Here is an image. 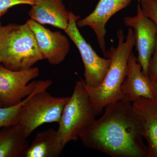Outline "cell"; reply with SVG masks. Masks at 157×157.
Instances as JSON below:
<instances>
[{"label": "cell", "instance_id": "6da1fadb", "mask_svg": "<svg viewBox=\"0 0 157 157\" xmlns=\"http://www.w3.org/2000/svg\"><path fill=\"white\" fill-rule=\"evenodd\" d=\"M104 109L80 137L83 145L111 157H147L141 122L132 103L124 98Z\"/></svg>", "mask_w": 157, "mask_h": 157}, {"label": "cell", "instance_id": "7a4b0ae2", "mask_svg": "<svg viewBox=\"0 0 157 157\" xmlns=\"http://www.w3.org/2000/svg\"><path fill=\"white\" fill-rule=\"evenodd\" d=\"M117 47L111 46L104 56L110 59V65L104 80L99 86L90 87L85 84L90 99L97 113H101L107 105L124 98L121 86L126 75L128 60L135 45L134 30L128 29L125 39L124 31L117 32Z\"/></svg>", "mask_w": 157, "mask_h": 157}, {"label": "cell", "instance_id": "3957f363", "mask_svg": "<svg viewBox=\"0 0 157 157\" xmlns=\"http://www.w3.org/2000/svg\"><path fill=\"white\" fill-rule=\"evenodd\" d=\"M0 52L2 64L14 71L27 70L44 59L35 34L27 22L2 26Z\"/></svg>", "mask_w": 157, "mask_h": 157}, {"label": "cell", "instance_id": "277c9868", "mask_svg": "<svg viewBox=\"0 0 157 157\" xmlns=\"http://www.w3.org/2000/svg\"><path fill=\"white\" fill-rule=\"evenodd\" d=\"M98 115L85 82L81 78L76 82L58 123L57 131L63 147L80 139L95 122Z\"/></svg>", "mask_w": 157, "mask_h": 157}, {"label": "cell", "instance_id": "5b68a950", "mask_svg": "<svg viewBox=\"0 0 157 157\" xmlns=\"http://www.w3.org/2000/svg\"><path fill=\"white\" fill-rule=\"evenodd\" d=\"M52 84L50 79L41 82L23 106L18 124L27 137L40 126L58 124L70 97H56L46 90Z\"/></svg>", "mask_w": 157, "mask_h": 157}, {"label": "cell", "instance_id": "8992f818", "mask_svg": "<svg viewBox=\"0 0 157 157\" xmlns=\"http://www.w3.org/2000/svg\"><path fill=\"white\" fill-rule=\"evenodd\" d=\"M80 17L70 11L69 23L64 31L76 45L81 55L84 66L85 83L89 87H98L104 80L111 60L109 58L99 56L86 41L76 24Z\"/></svg>", "mask_w": 157, "mask_h": 157}, {"label": "cell", "instance_id": "52a82bcc", "mask_svg": "<svg viewBox=\"0 0 157 157\" xmlns=\"http://www.w3.org/2000/svg\"><path fill=\"white\" fill-rule=\"evenodd\" d=\"M39 74L38 67L14 71L0 64V106H14L31 95L41 80L29 82L39 76Z\"/></svg>", "mask_w": 157, "mask_h": 157}, {"label": "cell", "instance_id": "ba28073f", "mask_svg": "<svg viewBox=\"0 0 157 157\" xmlns=\"http://www.w3.org/2000/svg\"><path fill=\"white\" fill-rule=\"evenodd\" d=\"M137 8L136 15L124 17V23L135 32L137 60L142 67L144 74L148 76L149 64L156 42L157 26L143 13L139 2Z\"/></svg>", "mask_w": 157, "mask_h": 157}, {"label": "cell", "instance_id": "9c48e42d", "mask_svg": "<svg viewBox=\"0 0 157 157\" xmlns=\"http://www.w3.org/2000/svg\"><path fill=\"white\" fill-rule=\"evenodd\" d=\"M26 22L35 34L44 59L52 65H59L63 61L70 50L67 37L59 31H51L33 20L29 19Z\"/></svg>", "mask_w": 157, "mask_h": 157}, {"label": "cell", "instance_id": "30bf717a", "mask_svg": "<svg viewBox=\"0 0 157 157\" xmlns=\"http://www.w3.org/2000/svg\"><path fill=\"white\" fill-rule=\"evenodd\" d=\"M132 0H99L95 9L89 15L76 22L79 28L89 26L97 36L98 44L104 55L106 49V26L111 17L117 12L126 8Z\"/></svg>", "mask_w": 157, "mask_h": 157}, {"label": "cell", "instance_id": "8fae6325", "mask_svg": "<svg viewBox=\"0 0 157 157\" xmlns=\"http://www.w3.org/2000/svg\"><path fill=\"white\" fill-rule=\"evenodd\" d=\"M124 98L132 103L140 98L153 100L151 82L142 72L137 58L131 52L128 60L126 75L121 86Z\"/></svg>", "mask_w": 157, "mask_h": 157}, {"label": "cell", "instance_id": "7c38bea8", "mask_svg": "<svg viewBox=\"0 0 157 157\" xmlns=\"http://www.w3.org/2000/svg\"><path fill=\"white\" fill-rule=\"evenodd\" d=\"M30 19L64 30L70 20V12L63 0H35L29 13Z\"/></svg>", "mask_w": 157, "mask_h": 157}, {"label": "cell", "instance_id": "4fadbf2b", "mask_svg": "<svg viewBox=\"0 0 157 157\" xmlns=\"http://www.w3.org/2000/svg\"><path fill=\"white\" fill-rule=\"evenodd\" d=\"M132 104L147 142V157H157V101L140 98Z\"/></svg>", "mask_w": 157, "mask_h": 157}, {"label": "cell", "instance_id": "5bb4252c", "mask_svg": "<svg viewBox=\"0 0 157 157\" xmlns=\"http://www.w3.org/2000/svg\"><path fill=\"white\" fill-rule=\"evenodd\" d=\"M64 148L57 130L50 128L37 134L22 157H59Z\"/></svg>", "mask_w": 157, "mask_h": 157}, {"label": "cell", "instance_id": "9a60e30c", "mask_svg": "<svg viewBox=\"0 0 157 157\" xmlns=\"http://www.w3.org/2000/svg\"><path fill=\"white\" fill-rule=\"evenodd\" d=\"M28 138L18 124L0 128V157H22Z\"/></svg>", "mask_w": 157, "mask_h": 157}, {"label": "cell", "instance_id": "2e32d148", "mask_svg": "<svg viewBox=\"0 0 157 157\" xmlns=\"http://www.w3.org/2000/svg\"><path fill=\"white\" fill-rule=\"evenodd\" d=\"M31 94L14 106L9 107L0 106V128L18 123L23 106Z\"/></svg>", "mask_w": 157, "mask_h": 157}, {"label": "cell", "instance_id": "e0dca14e", "mask_svg": "<svg viewBox=\"0 0 157 157\" xmlns=\"http://www.w3.org/2000/svg\"><path fill=\"white\" fill-rule=\"evenodd\" d=\"M141 10L157 26V2L156 0H139Z\"/></svg>", "mask_w": 157, "mask_h": 157}, {"label": "cell", "instance_id": "ac0fdd59", "mask_svg": "<svg viewBox=\"0 0 157 157\" xmlns=\"http://www.w3.org/2000/svg\"><path fill=\"white\" fill-rule=\"evenodd\" d=\"M35 0H0V18L7 13L9 9L17 5L33 6Z\"/></svg>", "mask_w": 157, "mask_h": 157}, {"label": "cell", "instance_id": "d6986e66", "mask_svg": "<svg viewBox=\"0 0 157 157\" xmlns=\"http://www.w3.org/2000/svg\"><path fill=\"white\" fill-rule=\"evenodd\" d=\"M148 76L151 82L157 79V37L154 50L149 64Z\"/></svg>", "mask_w": 157, "mask_h": 157}, {"label": "cell", "instance_id": "ffe728a7", "mask_svg": "<svg viewBox=\"0 0 157 157\" xmlns=\"http://www.w3.org/2000/svg\"><path fill=\"white\" fill-rule=\"evenodd\" d=\"M151 87L153 100L157 101V79L153 82H151Z\"/></svg>", "mask_w": 157, "mask_h": 157}, {"label": "cell", "instance_id": "44dd1931", "mask_svg": "<svg viewBox=\"0 0 157 157\" xmlns=\"http://www.w3.org/2000/svg\"><path fill=\"white\" fill-rule=\"evenodd\" d=\"M2 56H1V52H0V64H2Z\"/></svg>", "mask_w": 157, "mask_h": 157}, {"label": "cell", "instance_id": "7402d4cb", "mask_svg": "<svg viewBox=\"0 0 157 157\" xmlns=\"http://www.w3.org/2000/svg\"><path fill=\"white\" fill-rule=\"evenodd\" d=\"M2 24H1V21H0V29H1V27H2Z\"/></svg>", "mask_w": 157, "mask_h": 157}, {"label": "cell", "instance_id": "603a6c76", "mask_svg": "<svg viewBox=\"0 0 157 157\" xmlns=\"http://www.w3.org/2000/svg\"><path fill=\"white\" fill-rule=\"evenodd\" d=\"M156 1H157V0H156Z\"/></svg>", "mask_w": 157, "mask_h": 157}]
</instances>
